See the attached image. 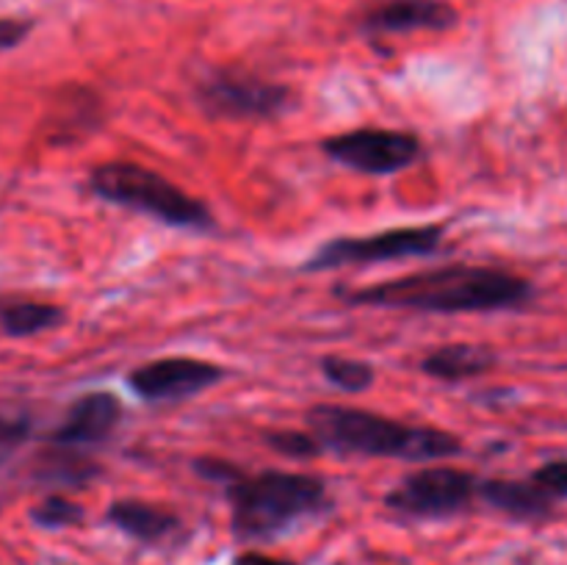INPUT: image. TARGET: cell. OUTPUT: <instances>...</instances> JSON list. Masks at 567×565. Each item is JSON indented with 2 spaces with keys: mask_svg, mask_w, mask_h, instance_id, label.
<instances>
[{
  "mask_svg": "<svg viewBox=\"0 0 567 565\" xmlns=\"http://www.w3.org/2000/svg\"><path fill=\"white\" fill-rule=\"evenodd\" d=\"M349 305L424 310V314H496L526 308L535 286L498 266H435L396 280L374 282L343 294Z\"/></svg>",
  "mask_w": 567,
  "mask_h": 565,
  "instance_id": "obj_1",
  "label": "cell"
},
{
  "mask_svg": "<svg viewBox=\"0 0 567 565\" xmlns=\"http://www.w3.org/2000/svg\"><path fill=\"white\" fill-rule=\"evenodd\" d=\"M308 427L324 449L360 458L446 460L463 452V441L454 432L408 424L349 404H313L308 410Z\"/></svg>",
  "mask_w": 567,
  "mask_h": 565,
  "instance_id": "obj_2",
  "label": "cell"
},
{
  "mask_svg": "<svg viewBox=\"0 0 567 565\" xmlns=\"http://www.w3.org/2000/svg\"><path fill=\"white\" fill-rule=\"evenodd\" d=\"M233 535L238 541H271L293 524L330 507V491L321 476L266 469L241 474L227 485Z\"/></svg>",
  "mask_w": 567,
  "mask_h": 565,
  "instance_id": "obj_3",
  "label": "cell"
},
{
  "mask_svg": "<svg viewBox=\"0 0 567 565\" xmlns=\"http://www.w3.org/2000/svg\"><path fill=\"white\" fill-rule=\"evenodd\" d=\"M89 192L103 203L144 214L161 225L197 233H208L216 227L214 214L203 199L183 192L161 172L133 164V161H109V164L94 166L89 175Z\"/></svg>",
  "mask_w": 567,
  "mask_h": 565,
  "instance_id": "obj_4",
  "label": "cell"
},
{
  "mask_svg": "<svg viewBox=\"0 0 567 565\" xmlns=\"http://www.w3.org/2000/svg\"><path fill=\"white\" fill-rule=\"evenodd\" d=\"M446 227L443 225H410L371 236H338L316 247L305 258L302 271H332L347 266L388 264L402 258H426L443 247Z\"/></svg>",
  "mask_w": 567,
  "mask_h": 565,
  "instance_id": "obj_5",
  "label": "cell"
},
{
  "mask_svg": "<svg viewBox=\"0 0 567 565\" xmlns=\"http://www.w3.org/2000/svg\"><path fill=\"white\" fill-rule=\"evenodd\" d=\"M197 103L214 120L258 122L286 114L293 105V92L249 72L219 70L199 81Z\"/></svg>",
  "mask_w": 567,
  "mask_h": 565,
  "instance_id": "obj_6",
  "label": "cell"
},
{
  "mask_svg": "<svg viewBox=\"0 0 567 565\" xmlns=\"http://www.w3.org/2000/svg\"><path fill=\"white\" fill-rule=\"evenodd\" d=\"M480 476L457 465H426L404 476L385 496V507L410 518H446L480 496Z\"/></svg>",
  "mask_w": 567,
  "mask_h": 565,
  "instance_id": "obj_7",
  "label": "cell"
},
{
  "mask_svg": "<svg viewBox=\"0 0 567 565\" xmlns=\"http://www.w3.org/2000/svg\"><path fill=\"white\" fill-rule=\"evenodd\" d=\"M321 153L360 175L385 177L419 164L424 155V144L410 131L358 127V131H343L321 138Z\"/></svg>",
  "mask_w": 567,
  "mask_h": 565,
  "instance_id": "obj_8",
  "label": "cell"
},
{
  "mask_svg": "<svg viewBox=\"0 0 567 565\" xmlns=\"http://www.w3.org/2000/svg\"><path fill=\"white\" fill-rule=\"evenodd\" d=\"M225 377V366H216L203 358H188V355H172V358L136 366L127 377V386L144 402H175V399H188L208 391Z\"/></svg>",
  "mask_w": 567,
  "mask_h": 565,
  "instance_id": "obj_9",
  "label": "cell"
},
{
  "mask_svg": "<svg viewBox=\"0 0 567 565\" xmlns=\"http://www.w3.org/2000/svg\"><path fill=\"white\" fill-rule=\"evenodd\" d=\"M125 404L116 393L92 391L78 397L66 410L64 421L53 430L50 443L53 446H94V443L109 441L122 424Z\"/></svg>",
  "mask_w": 567,
  "mask_h": 565,
  "instance_id": "obj_10",
  "label": "cell"
},
{
  "mask_svg": "<svg viewBox=\"0 0 567 565\" xmlns=\"http://www.w3.org/2000/svg\"><path fill=\"white\" fill-rule=\"evenodd\" d=\"M457 22V11L446 0H388L363 17L360 28L365 33H410V31H446Z\"/></svg>",
  "mask_w": 567,
  "mask_h": 565,
  "instance_id": "obj_11",
  "label": "cell"
},
{
  "mask_svg": "<svg viewBox=\"0 0 567 565\" xmlns=\"http://www.w3.org/2000/svg\"><path fill=\"white\" fill-rule=\"evenodd\" d=\"M105 518L138 543H164L183 530L181 515L142 499H116Z\"/></svg>",
  "mask_w": 567,
  "mask_h": 565,
  "instance_id": "obj_12",
  "label": "cell"
},
{
  "mask_svg": "<svg viewBox=\"0 0 567 565\" xmlns=\"http://www.w3.org/2000/svg\"><path fill=\"white\" fill-rule=\"evenodd\" d=\"M480 499L498 513L520 521L548 518L554 510V499L532 476L529 480H482Z\"/></svg>",
  "mask_w": 567,
  "mask_h": 565,
  "instance_id": "obj_13",
  "label": "cell"
},
{
  "mask_svg": "<svg viewBox=\"0 0 567 565\" xmlns=\"http://www.w3.org/2000/svg\"><path fill=\"white\" fill-rule=\"evenodd\" d=\"M496 366V352L476 343H446L421 358V371L432 380L463 382L487 374Z\"/></svg>",
  "mask_w": 567,
  "mask_h": 565,
  "instance_id": "obj_14",
  "label": "cell"
},
{
  "mask_svg": "<svg viewBox=\"0 0 567 565\" xmlns=\"http://www.w3.org/2000/svg\"><path fill=\"white\" fill-rule=\"evenodd\" d=\"M64 321L59 305L37 299H0V330L11 338H28L48 332Z\"/></svg>",
  "mask_w": 567,
  "mask_h": 565,
  "instance_id": "obj_15",
  "label": "cell"
},
{
  "mask_svg": "<svg viewBox=\"0 0 567 565\" xmlns=\"http://www.w3.org/2000/svg\"><path fill=\"white\" fill-rule=\"evenodd\" d=\"M97 474L100 465L70 446H55L53 452L39 460L37 469L39 480L50 482V485H86Z\"/></svg>",
  "mask_w": 567,
  "mask_h": 565,
  "instance_id": "obj_16",
  "label": "cell"
},
{
  "mask_svg": "<svg viewBox=\"0 0 567 565\" xmlns=\"http://www.w3.org/2000/svg\"><path fill=\"white\" fill-rule=\"evenodd\" d=\"M321 374L330 386H336L338 391L347 393H360L365 388L374 386L377 374L374 366H369L365 360L347 358V355H327L321 358Z\"/></svg>",
  "mask_w": 567,
  "mask_h": 565,
  "instance_id": "obj_17",
  "label": "cell"
},
{
  "mask_svg": "<svg viewBox=\"0 0 567 565\" xmlns=\"http://www.w3.org/2000/svg\"><path fill=\"white\" fill-rule=\"evenodd\" d=\"M31 521L44 530H64V526H78L83 521V507L72 499L48 496L31 510Z\"/></svg>",
  "mask_w": 567,
  "mask_h": 565,
  "instance_id": "obj_18",
  "label": "cell"
},
{
  "mask_svg": "<svg viewBox=\"0 0 567 565\" xmlns=\"http://www.w3.org/2000/svg\"><path fill=\"white\" fill-rule=\"evenodd\" d=\"M266 443H269L277 454H286V458H293V460H308V458H316V454L324 452V443L319 441V435H316L313 430L310 432H293V430L269 432V435H266Z\"/></svg>",
  "mask_w": 567,
  "mask_h": 565,
  "instance_id": "obj_19",
  "label": "cell"
},
{
  "mask_svg": "<svg viewBox=\"0 0 567 565\" xmlns=\"http://www.w3.org/2000/svg\"><path fill=\"white\" fill-rule=\"evenodd\" d=\"M532 480L557 502V499H567V458L565 460H548L540 469L532 474Z\"/></svg>",
  "mask_w": 567,
  "mask_h": 565,
  "instance_id": "obj_20",
  "label": "cell"
},
{
  "mask_svg": "<svg viewBox=\"0 0 567 565\" xmlns=\"http://www.w3.org/2000/svg\"><path fill=\"white\" fill-rule=\"evenodd\" d=\"M194 469L199 471V474L205 476V480H210V482H221V485H230L233 480H236V476H241L244 471H238L236 465L233 463H227V460H197V463H194Z\"/></svg>",
  "mask_w": 567,
  "mask_h": 565,
  "instance_id": "obj_21",
  "label": "cell"
},
{
  "mask_svg": "<svg viewBox=\"0 0 567 565\" xmlns=\"http://www.w3.org/2000/svg\"><path fill=\"white\" fill-rule=\"evenodd\" d=\"M31 33V22L0 17V50H11Z\"/></svg>",
  "mask_w": 567,
  "mask_h": 565,
  "instance_id": "obj_22",
  "label": "cell"
},
{
  "mask_svg": "<svg viewBox=\"0 0 567 565\" xmlns=\"http://www.w3.org/2000/svg\"><path fill=\"white\" fill-rule=\"evenodd\" d=\"M28 435V421L22 419H3L0 415V443H14Z\"/></svg>",
  "mask_w": 567,
  "mask_h": 565,
  "instance_id": "obj_23",
  "label": "cell"
},
{
  "mask_svg": "<svg viewBox=\"0 0 567 565\" xmlns=\"http://www.w3.org/2000/svg\"><path fill=\"white\" fill-rule=\"evenodd\" d=\"M233 565H299L293 559H282V557H269V554L260 552H244L233 559Z\"/></svg>",
  "mask_w": 567,
  "mask_h": 565,
  "instance_id": "obj_24",
  "label": "cell"
}]
</instances>
